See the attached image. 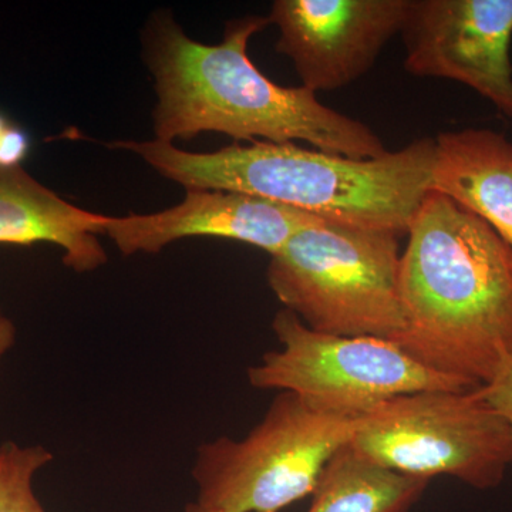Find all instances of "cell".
Wrapping results in <instances>:
<instances>
[{"instance_id": "7", "label": "cell", "mask_w": 512, "mask_h": 512, "mask_svg": "<svg viewBox=\"0 0 512 512\" xmlns=\"http://www.w3.org/2000/svg\"><path fill=\"white\" fill-rule=\"evenodd\" d=\"M272 329L281 348L249 367V384L296 394L319 412L356 419L403 394L477 389L421 365L393 340L326 335L288 309L276 313Z\"/></svg>"}, {"instance_id": "10", "label": "cell", "mask_w": 512, "mask_h": 512, "mask_svg": "<svg viewBox=\"0 0 512 512\" xmlns=\"http://www.w3.org/2000/svg\"><path fill=\"white\" fill-rule=\"evenodd\" d=\"M322 221L241 192L187 190L185 200L170 210L104 218L101 234L113 239L124 255L157 254L171 242L190 237L235 239L272 255L296 232Z\"/></svg>"}, {"instance_id": "14", "label": "cell", "mask_w": 512, "mask_h": 512, "mask_svg": "<svg viewBox=\"0 0 512 512\" xmlns=\"http://www.w3.org/2000/svg\"><path fill=\"white\" fill-rule=\"evenodd\" d=\"M43 446H0V512H46L33 490L36 474L52 463Z\"/></svg>"}, {"instance_id": "15", "label": "cell", "mask_w": 512, "mask_h": 512, "mask_svg": "<svg viewBox=\"0 0 512 512\" xmlns=\"http://www.w3.org/2000/svg\"><path fill=\"white\" fill-rule=\"evenodd\" d=\"M478 392L504 417L512 433V359L498 370L490 382L478 387Z\"/></svg>"}, {"instance_id": "17", "label": "cell", "mask_w": 512, "mask_h": 512, "mask_svg": "<svg viewBox=\"0 0 512 512\" xmlns=\"http://www.w3.org/2000/svg\"><path fill=\"white\" fill-rule=\"evenodd\" d=\"M16 342V328L12 320L0 309V366Z\"/></svg>"}, {"instance_id": "5", "label": "cell", "mask_w": 512, "mask_h": 512, "mask_svg": "<svg viewBox=\"0 0 512 512\" xmlns=\"http://www.w3.org/2000/svg\"><path fill=\"white\" fill-rule=\"evenodd\" d=\"M357 419V417H356ZM355 417L319 412L279 392L247 436L198 447L195 504L215 512H279L313 494L329 461L352 439Z\"/></svg>"}, {"instance_id": "13", "label": "cell", "mask_w": 512, "mask_h": 512, "mask_svg": "<svg viewBox=\"0 0 512 512\" xmlns=\"http://www.w3.org/2000/svg\"><path fill=\"white\" fill-rule=\"evenodd\" d=\"M429 483L369 463L348 444L323 470L308 512H409Z\"/></svg>"}, {"instance_id": "16", "label": "cell", "mask_w": 512, "mask_h": 512, "mask_svg": "<svg viewBox=\"0 0 512 512\" xmlns=\"http://www.w3.org/2000/svg\"><path fill=\"white\" fill-rule=\"evenodd\" d=\"M30 140L23 128L9 123L0 136V167L16 168L28 157Z\"/></svg>"}, {"instance_id": "4", "label": "cell", "mask_w": 512, "mask_h": 512, "mask_svg": "<svg viewBox=\"0 0 512 512\" xmlns=\"http://www.w3.org/2000/svg\"><path fill=\"white\" fill-rule=\"evenodd\" d=\"M399 232L325 220L271 255L268 284L308 328L346 338L393 339L406 328Z\"/></svg>"}, {"instance_id": "19", "label": "cell", "mask_w": 512, "mask_h": 512, "mask_svg": "<svg viewBox=\"0 0 512 512\" xmlns=\"http://www.w3.org/2000/svg\"><path fill=\"white\" fill-rule=\"evenodd\" d=\"M9 121L5 119V116H3L2 113H0V136H2L3 131H5V128L8 127Z\"/></svg>"}, {"instance_id": "11", "label": "cell", "mask_w": 512, "mask_h": 512, "mask_svg": "<svg viewBox=\"0 0 512 512\" xmlns=\"http://www.w3.org/2000/svg\"><path fill=\"white\" fill-rule=\"evenodd\" d=\"M106 215L70 204L36 181L22 167H0V244L32 247L49 242L63 251V262L90 272L107 262L97 235Z\"/></svg>"}, {"instance_id": "9", "label": "cell", "mask_w": 512, "mask_h": 512, "mask_svg": "<svg viewBox=\"0 0 512 512\" xmlns=\"http://www.w3.org/2000/svg\"><path fill=\"white\" fill-rule=\"evenodd\" d=\"M409 0H276L269 23L276 50L292 60L302 87L342 89L369 72L402 30Z\"/></svg>"}, {"instance_id": "12", "label": "cell", "mask_w": 512, "mask_h": 512, "mask_svg": "<svg viewBox=\"0 0 512 512\" xmlns=\"http://www.w3.org/2000/svg\"><path fill=\"white\" fill-rule=\"evenodd\" d=\"M431 190L487 222L512 248V143L490 128L436 138Z\"/></svg>"}, {"instance_id": "3", "label": "cell", "mask_w": 512, "mask_h": 512, "mask_svg": "<svg viewBox=\"0 0 512 512\" xmlns=\"http://www.w3.org/2000/svg\"><path fill=\"white\" fill-rule=\"evenodd\" d=\"M187 190L232 191L329 221L407 234L433 185L436 140L423 138L379 158H349L293 143H235L190 153L165 141H120Z\"/></svg>"}, {"instance_id": "18", "label": "cell", "mask_w": 512, "mask_h": 512, "mask_svg": "<svg viewBox=\"0 0 512 512\" xmlns=\"http://www.w3.org/2000/svg\"><path fill=\"white\" fill-rule=\"evenodd\" d=\"M185 512H215V511L205 510V508L200 507V505L192 503V504L188 505L187 510H185Z\"/></svg>"}, {"instance_id": "1", "label": "cell", "mask_w": 512, "mask_h": 512, "mask_svg": "<svg viewBox=\"0 0 512 512\" xmlns=\"http://www.w3.org/2000/svg\"><path fill=\"white\" fill-rule=\"evenodd\" d=\"M400 256L406 328L396 345L474 387L512 359V248L453 198L431 190Z\"/></svg>"}, {"instance_id": "6", "label": "cell", "mask_w": 512, "mask_h": 512, "mask_svg": "<svg viewBox=\"0 0 512 512\" xmlns=\"http://www.w3.org/2000/svg\"><path fill=\"white\" fill-rule=\"evenodd\" d=\"M349 446L369 463L406 476L457 478L477 490L512 467L507 421L477 389L393 397L357 417Z\"/></svg>"}, {"instance_id": "2", "label": "cell", "mask_w": 512, "mask_h": 512, "mask_svg": "<svg viewBox=\"0 0 512 512\" xmlns=\"http://www.w3.org/2000/svg\"><path fill=\"white\" fill-rule=\"evenodd\" d=\"M268 25L262 16L231 20L220 45L208 46L171 18L154 20L147 62L156 79L157 140L173 143L214 131L238 144L303 141L359 160L384 156L382 140L362 121L330 109L305 87L279 86L256 69L249 40Z\"/></svg>"}, {"instance_id": "8", "label": "cell", "mask_w": 512, "mask_h": 512, "mask_svg": "<svg viewBox=\"0 0 512 512\" xmlns=\"http://www.w3.org/2000/svg\"><path fill=\"white\" fill-rule=\"evenodd\" d=\"M400 33L407 72L466 84L512 119V0H409Z\"/></svg>"}]
</instances>
